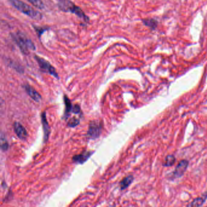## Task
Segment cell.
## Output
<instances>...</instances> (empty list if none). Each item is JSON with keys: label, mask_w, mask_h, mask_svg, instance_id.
Returning <instances> with one entry per match:
<instances>
[{"label": "cell", "mask_w": 207, "mask_h": 207, "mask_svg": "<svg viewBox=\"0 0 207 207\" xmlns=\"http://www.w3.org/2000/svg\"><path fill=\"white\" fill-rule=\"evenodd\" d=\"M72 113L76 114H79L81 113V109L78 105H75L73 106Z\"/></svg>", "instance_id": "d6986e66"}, {"label": "cell", "mask_w": 207, "mask_h": 207, "mask_svg": "<svg viewBox=\"0 0 207 207\" xmlns=\"http://www.w3.org/2000/svg\"><path fill=\"white\" fill-rule=\"evenodd\" d=\"M93 153H94V151H84L80 154L74 156L72 157V161L75 163L83 164L88 160V159L93 154Z\"/></svg>", "instance_id": "8992f818"}, {"label": "cell", "mask_w": 207, "mask_h": 207, "mask_svg": "<svg viewBox=\"0 0 207 207\" xmlns=\"http://www.w3.org/2000/svg\"><path fill=\"white\" fill-rule=\"evenodd\" d=\"M102 129V123L101 121H99L97 120L92 121L89 126V129L88 131V136L91 138V139H95L98 138Z\"/></svg>", "instance_id": "5b68a950"}, {"label": "cell", "mask_w": 207, "mask_h": 207, "mask_svg": "<svg viewBox=\"0 0 207 207\" xmlns=\"http://www.w3.org/2000/svg\"><path fill=\"white\" fill-rule=\"evenodd\" d=\"M24 88L26 92V93L28 94L31 97L35 100V102H39L41 100V95L39 93H38L33 87H32L29 85H25L24 86Z\"/></svg>", "instance_id": "30bf717a"}, {"label": "cell", "mask_w": 207, "mask_h": 207, "mask_svg": "<svg viewBox=\"0 0 207 207\" xmlns=\"http://www.w3.org/2000/svg\"><path fill=\"white\" fill-rule=\"evenodd\" d=\"M57 6L61 11L74 13L84 21L86 23L89 22V19L88 17L86 15L83 10L70 0H59Z\"/></svg>", "instance_id": "6da1fadb"}, {"label": "cell", "mask_w": 207, "mask_h": 207, "mask_svg": "<svg viewBox=\"0 0 207 207\" xmlns=\"http://www.w3.org/2000/svg\"><path fill=\"white\" fill-rule=\"evenodd\" d=\"M133 180H134V177L131 175H129V176L125 177L120 183V186L121 189L123 190V189H125L126 188H127L131 184Z\"/></svg>", "instance_id": "7c38bea8"}, {"label": "cell", "mask_w": 207, "mask_h": 207, "mask_svg": "<svg viewBox=\"0 0 207 207\" xmlns=\"http://www.w3.org/2000/svg\"><path fill=\"white\" fill-rule=\"evenodd\" d=\"M143 22L146 26H149L151 27V28H155V27L157 26V22L153 19L143 20Z\"/></svg>", "instance_id": "2e32d148"}, {"label": "cell", "mask_w": 207, "mask_h": 207, "mask_svg": "<svg viewBox=\"0 0 207 207\" xmlns=\"http://www.w3.org/2000/svg\"><path fill=\"white\" fill-rule=\"evenodd\" d=\"M31 4H32L35 7L39 9H43L45 8V4L41 0H27Z\"/></svg>", "instance_id": "5bb4252c"}, {"label": "cell", "mask_w": 207, "mask_h": 207, "mask_svg": "<svg viewBox=\"0 0 207 207\" xmlns=\"http://www.w3.org/2000/svg\"><path fill=\"white\" fill-rule=\"evenodd\" d=\"M188 166V162L186 160H181L179 162L178 165L173 173V176L174 177H179L182 176L184 173L186 171Z\"/></svg>", "instance_id": "52a82bcc"}, {"label": "cell", "mask_w": 207, "mask_h": 207, "mask_svg": "<svg viewBox=\"0 0 207 207\" xmlns=\"http://www.w3.org/2000/svg\"><path fill=\"white\" fill-rule=\"evenodd\" d=\"M11 5L27 16L35 20H41L43 18L41 13L36 10L31 6L20 0H9Z\"/></svg>", "instance_id": "7a4b0ae2"}, {"label": "cell", "mask_w": 207, "mask_h": 207, "mask_svg": "<svg viewBox=\"0 0 207 207\" xmlns=\"http://www.w3.org/2000/svg\"><path fill=\"white\" fill-rule=\"evenodd\" d=\"M34 27H35V30H36V31H37V34L38 35V37H40L41 35L42 34V33H41V32H43L45 31H46V29L45 28H40V27H37L35 26H34Z\"/></svg>", "instance_id": "ffe728a7"}, {"label": "cell", "mask_w": 207, "mask_h": 207, "mask_svg": "<svg viewBox=\"0 0 207 207\" xmlns=\"http://www.w3.org/2000/svg\"><path fill=\"white\" fill-rule=\"evenodd\" d=\"M12 37L24 54L27 55L30 50L35 49V46L32 40L27 38L23 33L18 31L13 34Z\"/></svg>", "instance_id": "3957f363"}, {"label": "cell", "mask_w": 207, "mask_h": 207, "mask_svg": "<svg viewBox=\"0 0 207 207\" xmlns=\"http://www.w3.org/2000/svg\"><path fill=\"white\" fill-rule=\"evenodd\" d=\"M13 129L17 137L21 140H25L27 136V132L25 128L19 122L13 123Z\"/></svg>", "instance_id": "ba28073f"}, {"label": "cell", "mask_w": 207, "mask_h": 207, "mask_svg": "<svg viewBox=\"0 0 207 207\" xmlns=\"http://www.w3.org/2000/svg\"><path fill=\"white\" fill-rule=\"evenodd\" d=\"M176 162V157L173 155H168L165 159L163 165L165 167H171Z\"/></svg>", "instance_id": "4fadbf2b"}, {"label": "cell", "mask_w": 207, "mask_h": 207, "mask_svg": "<svg viewBox=\"0 0 207 207\" xmlns=\"http://www.w3.org/2000/svg\"><path fill=\"white\" fill-rule=\"evenodd\" d=\"M34 57L37 62L38 63V66L41 71L45 73H48L57 78H59V75L56 70V69H55V67L48 61L38 56H35Z\"/></svg>", "instance_id": "277c9868"}, {"label": "cell", "mask_w": 207, "mask_h": 207, "mask_svg": "<svg viewBox=\"0 0 207 207\" xmlns=\"http://www.w3.org/2000/svg\"><path fill=\"white\" fill-rule=\"evenodd\" d=\"M64 102L65 104V110H64L63 118L64 119H67L69 117L70 113H72V108L74 105H72L71 100L66 95L64 96Z\"/></svg>", "instance_id": "8fae6325"}, {"label": "cell", "mask_w": 207, "mask_h": 207, "mask_svg": "<svg viewBox=\"0 0 207 207\" xmlns=\"http://www.w3.org/2000/svg\"><path fill=\"white\" fill-rule=\"evenodd\" d=\"M41 123H42L43 132H44V142H46L48 140V139L49 137V135L50 133V128L46 119V112H43L42 114H41Z\"/></svg>", "instance_id": "9c48e42d"}, {"label": "cell", "mask_w": 207, "mask_h": 207, "mask_svg": "<svg viewBox=\"0 0 207 207\" xmlns=\"http://www.w3.org/2000/svg\"><path fill=\"white\" fill-rule=\"evenodd\" d=\"M80 123V120L78 118H76V117H73L71 118L67 122V126L71 127V128H74L76 126H77Z\"/></svg>", "instance_id": "e0dca14e"}, {"label": "cell", "mask_w": 207, "mask_h": 207, "mask_svg": "<svg viewBox=\"0 0 207 207\" xmlns=\"http://www.w3.org/2000/svg\"><path fill=\"white\" fill-rule=\"evenodd\" d=\"M206 196H205L204 197H198V198H197V199H195L194 200H193L189 206H201L205 202V201L206 200Z\"/></svg>", "instance_id": "9a60e30c"}, {"label": "cell", "mask_w": 207, "mask_h": 207, "mask_svg": "<svg viewBox=\"0 0 207 207\" xmlns=\"http://www.w3.org/2000/svg\"><path fill=\"white\" fill-rule=\"evenodd\" d=\"M1 148L3 151H6L9 148V144L6 139H4L3 135H1Z\"/></svg>", "instance_id": "ac0fdd59"}]
</instances>
